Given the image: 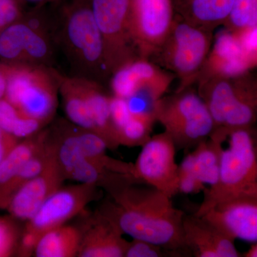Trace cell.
I'll list each match as a JSON object with an SVG mask.
<instances>
[{
  "label": "cell",
  "mask_w": 257,
  "mask_h": 257,
  "mask_svg": "<svg viewBox=\"0 0 257 257\" xmlns=\"http://www.w3.org/2000/svg\"><path fill=\"white\" fill-rule=\"evenodd\" d=\"M110 200L99 209L123 234L192 256L184 243V213L158 189L126 175L106 191Z\"/></svg>",
  "instance_id": "cell-1"
},
{
  "label": "cell",
  "mask_w": 257,
  "mask_h": 257,
  "mask_svg": "<svg viewBox=\"0 0 257 257\" xmlns=\"http://www.w3.org/2000/svg\"><path fill=\"white\" fill-rule=\"evenodd\" d=\"M52 11V39L72 74L100 82L111 75L104 42L93 15L91 0H58Z\"/></svg>",
  "instance_id": "cell-2"
},
{
  "label": "cell",
  "mask_w": 257,
  "mask_h": 257,
  "mask_svg": "<svg viewBox=\"0 0 257 257\" xmlns=\"http://www.w3.org/2000/svg\"><path fill=\"white\" fill-rule=\"evenodd\" d=\"M227 147L222 143L216 182L203 191L204 198L195 215L236 198L257 195V148L250 128H223Z\"/></svg>",
  "instance_id": "cell-3"
},
{
  "label": "cell",
  "mask_w": 257,
  "mask_h": 257,
  "mask_svg": "<svg viewBox=\"0 0 257 257\" xmlns=\"http://www.w3.org/2000/svg\"><path fill=\"white\" fill-rule=\"evenodd\" d=\"M69 121L96 134L109 150L119 147L110 116L111 96L99 82L84 77L66 75L51 68Z\"/></svg>",
  "instance_id": "cell-4"
},
{
  "label": "cell",
  "mask_w": 257,
  "mask_h": 257,
  "mask_svg": "<svg viewBox=\"0 0 257 257\" xmlns=\"http://www.w3.org/2000/svg\"><path fill=\"white\" fill-rule=\"evenodd\" d=\"M55 52L52 14L45 5L25 12L20 20L0 32V60L5 63L53 67Z\"/></svg>",
  "instance_id": "cell-5"
},
{
  "label": "cell",
  "mask_w": 257,
  "mask_h": 257,
  "mask_svg": "<svg viewBox=\"0 0 257 257\" xmlns=\"http://www.w3.org/2000/svg\"><path fill=\"white\" fill-rule=\"evenodd\" d=\"M5 63V62H4ZM5 99L19 114L46 125L58 106V87L51 67L28 64L5 63Z\"/></svg>",
  "instance_id": "cell-6"
},
{
  "label": "cell",
  "mask_w": 257,
  "mask_h": 257,
  "mask_svg": "<svg viewBox=\"0 0 257 257\" xmlns=\"http://www.w3.org/2000/svg\"><path fill=\"white\" fill-rule=\"evenodd\" d=\"M156 121L165 128L177 150H190L209 138L215 128L210 113L199 94L179 91L160 98L154 108Z\"/></svg>",
  "instance_id": "cell-7"
},
{
  "label": "cell",
  "mask_w": 257,
  "mask_h": 257,
  "mask_svg": "<svg viewBox=\"0 0 257 257\" xmlns=\"http://www.w3.org/2000/svg\"><path fill=\"white\" fill-rule=\"evenodd\" d=\"M97 186L79 183L58 189L42 204L27 221L22 232L17 254L28 257L33 254L38 240L47 231L65 224L100 197Z\"/></svg>",
  "instance_id": "cell-8"
},
{
  "label": "cell",
  "mask_w": 257,
  "mask_h": 257,
  "mask_svg": "<svg viewBox=\"0 0 257 257\" xmlns=\"http://www.w3.org/2000/svg\"><path fill=\"white\" fill-rule=\"evenodd\" d=\"M238 78V77H237ZM237 78H209L199 95L210 113L215 128H250L256 121V88Z\"/></svg>",
  "instance_id": "cell-9"
},
{
  "label": "cell",
  "mask_w": 257,
  "mask_h": 257,
  "mask_svg": "<svg viewBox=\"0 0 257 257\" xmlns=\"http://www.w3.org/2000/svg\"><path fill=\"white\" fill-rule=\"evenodd\" d=\"M91 7L112 75L115 71L135 60L128 25L133 0H91Z\"/></svg>",
  "instance_id": "cell-10"
},
{
  "label": "cell",
  "mask_w": 257,
  "mask_h": 257,
  "mask_svg": "<svg viewBox=\"0 0 257 257\" xmlns=\"http://www.w3.org/2000/svg\"><path fill=\"white\" fill-rule=\"evenodd\" d=\"M175 144L165 132L151 137L133 164V177L169 197L179 193V165Z\"/></svg>",
  "instance_id": "cell-11"
},
{
  "label": "cell",
  "mask_w": 257,
  "mask_h": 257,
  "mask_svg": "<svg viewBox=\"0 0 257 257\" xmlns=\"http://www.w3.org/2000/svg\"><path fill=\"white\" fill-rule=\"evenodd\" d=\"M210 40L203 29L187 23L174 21L160 50L165 64L187 82L197 74L207 60Z\"/></svg>",
  "instance_id": "cell-12"
},
{
  "label": "cell",
  "mask_w": 257,
  "mask_h": 257,
  "mask_svg": "<svg viewBox=\"0 0 257 257\" xmlns=\"http://www.w3.org/2000/svg\"><path fill=\"white\" fill-rule=\"evenodd\" d=\"M172 0H133L130 32L144 54L160 49L174 23Z\"/></svg>",
  "instance_id": "cell-13"
},
{
  "label": "cell",
  "mask_w": 257,
  "mask_h": 257,
  "mask_svg": "<svg viewBox=\"0 0 257 257\" xmlns=\"http://www.w3.org/2000/svg\"><path fill=\"white\" fill-rule=\"evenodd\" d=\"M225 138L223 128H215L209 138L200 142L179 165V193L197 194L206 184L212 185L219 174V160Z\"/></svg>",
  "instance_id": "cell-14"
},
{
  "label": "cell",
  "mask_w": 257,
  "mask_h": 257,
  "mask_svg": "<svg viewBox=\"0 0 257 257\" xmlns=\"http://www.w3.org/2000/svg\"><path fill=\"white\" fill-rule=\"evenodd\" d=\"M199 217L232 241L257 242V195L219 203Z\"/></svg>",
  "instance_id": "cell-15"
},
{
  "label": "cell",
  "mask_w": 257,
  "mask_h": 257,
  "mask_svg": "<svg viewBox=\"0 0 257 257\" xmlns=\"http://www.w3.org/2000/svg\"><path fill=\"white\" fill-rule=\"evenodd\" d=\"M49 134V131H48ZM52 155L42 172L27 182L12 199L7 210L20 220L28 221L54 193L62 187L66 179L56 157L55 142Z\"/></svg>",
  "instance_id": "cell-16"
},
{
  "label": "cell",
  "mask_w": 257,
  "mask_h": 257,
  "mask_svg": "<svg viewBox=\"0 0 257 257\" xmlns=\"http://www.w3.org/2000/svg\"><path fill=\"white\" fill-rule=\"evenodd\" d=\"M84 220L77 256L124 257L128 241L110 218L98 209Z\"/></svg>",
  "instance_id": "cell-17"
},
{
  "label": "cell",
  "mask_w": 257,
  "mask_h": 257,
  "mask_svg": "<svg viewBox=\"0 0 257 257\" xmlns=\"http://www.w3.org/2000/svg\"><path fill=\"white\" fill-rule=\"evenodd\" d=\"M168 75L144 59L130 61L115 71L111 81L114 96L127 99L138 92L160 99L170 85Z\"/></svg>",
  "instance_id": "cell-18"
},
{
  "label": "cell",
  "mask_w": 257,
  "mask_h": 257,
  "mask_svg": "<svg viewBox=\"0 0 257 257\" xmlns=\"http://www.w3.org/2000/svg\"><path fill=\"white\" fill-rule=\"evenodd\" d=\"M184 243L192 256L240 257L242 253L234 241L202 217L186 215L183 218Z\"/></svg>",
  "instance_id": "cell-19"
},
{
  "label": "cell",
  "mask_w": 257,
  "mask_h": 257,
  "mask_svg": "<svg viewBox=\"0 0 257 257\" xmlns=\"http://www.w3.org/2000/svg\"><path fill=\"white\" fill-rule=\"evenodd\" d=\"M207 59L209 78L243 77L254 66L243 52L236 34L229 32H221L216 37Z\"/></svg>",
  "instance_id": "cell-20"
},
{
  "label": "cell",
  "mask_w": 257,
  "mask_h": 257,
  "mask_svg": "<svg viewBox=\"0 0 257 257\" xmlns=\"http://www.w3.org/2000/svg\"><path fill=\"white\" fill-rule=\"evenodd\" d=\"M234 0H172L174 10L187 23L207 25L225 22ZM197 25L196 26L197 27Z\"/></svg>",
  "instance_id": "cell-21"
},
{
  "label": "cell",
  "mask_w": 257,
  "mask_h": 257,
  "mask_svg": "<svg viewBox=\"0 0 257 257\" xmlns=\"http://www.w3.org/2000/svg\"><path fill=\"white\" fill-rule=\"evenodd\" d=\"M76 135L83 156L93 165L106 172L133 176V163L109 156L106 152L109 149L99 135L77 126Z\"/></svg>",
  "instance_id": "cell-22"
},
{
  "label": "cell",
  "mask_w": 257,
  "mask_h": 257,
  "mask_svg": "<svg viewBox=\"0 0 257 257\" xmlns=\"http://www.w3.org/2000/svg\"><path fill=\"white\" fill-rule=\"evenodd\" d=\"M80 240L79 228L64 224L42 236L35 245L33 254L37 257L77 256Z\"/></svg>",
  "instance_id": "cell-23"
},
{
  "label": "cell",
  "mask_w": 257,
  "mask_h": 257,
  "mask_svg": "<svg viewBox=\"0 0 257 257\" xmlns=\"http://www.w3.org/2000/svg\"><path fill=\"white\" fill-rule=\"evenodd\" d=\"M52 150L53 143L47 131L46 141L43 146L0 189V209H6L16 193L42 172L52 155Z\"/></svg>",
  "instance_id": "cell-24"
},
{
  "label": "cell",
  "mask_w": 257,
  "mask_h": 257,
  "mask_svg": "<svg viewBox=\"0 0 257 257\" xmlns=\"http://www.w3.org/2000/svg\"><path fill=\"white\" fill-rule=\"evenodd\" d=\"M156 121L155 114H135L116 133V140L119 146L143 147L151 138L154 123Z\"/></svg>",
  "instance_id": "cell-25"
},
{
  "label": "cell",
  "mask_w": 257,
  "mask_h": 257,
  "mask_svg": "<svg viewBox=\"0 0 257 257\" xmlns=\"http://www.w3.org/2000/svg\"><path fill=\"white\" fill-rule=\"evenodd\" d=\"M11 215L0 216V257H10L17 254L22 231Z\"/></svg>",
  "instance_id": "cell-26"
},
{
  "label": "cell",
  "mask_w": 257,
  "mask_h": 257,
  "mask_svg": "<svg viewBox=\"0 0 257 257\" xmlns=\"http://www.w3.org/2000/svg\"><path fill=\"white\" fill-rule=\"evenodd\" d=\"M226 21L236 30L256 27L257 0H234Z\"/></svg>",
  "instance_id": "cell-27"
},
{
  "label": "cell",
  "mask_w": 257,
  "mask_h": 257,
  "mask_svg": "<svg viewBox=\"0 0 257 257\" xmlns=\"http://www.w3.org/2000/svg\"><path fill=\"white\" fill-rule=\"evenodd\" d=\"M184 251L171 250L163 247L160 245L144 241V240L133 239L128 241L124 257H188Z\"/></svg>",
  "instance_id": "cell-28"
},
{
  "label": "cell",
  "mask_w": 257,
  "mask_h": 257,
  "mask_svg": "<svg viewBox=\"0 0 257 257\" xmlns=\"http://www.w3.org/2000/svg\"><path fill=\"white\" fill-rule=\"evenodd\" d=\"M23 6L20 0H0V32L23 17Z\"/></svg>",
  "instance_id": "cell-29"
},
{
  "label": "cell",
  "mask_w": 257,
  "mask_h": 257,
  "mask_svg": "<svg viewBox=\"0 0 257 257\" xmlns=\"http://www.w3.org/2000/svg\"><path fill=\"white\" fill-rule=\"evenodd\" d=\"M131 115L126 99L114 95L111 96L110 116L116 137L118 130L126 124Z\"/></svg>",
  "instance_id": "cell-30"
},
{
  "label": "cell",
  "mask_w": 257,
  "mask_h": 257,
  "mask_svg": "<svg viewBox=\"0 0 257 257\" xmlns=\"http://www.w3.org/2000/svg\"><path fill=\"white\" fill-rule=\"evenodd\" d=\"M237 37L243 52L253 65L256 61L257 29L254 28H244L234 32Z\"/></svg>",
  "instance_id": "cell-31"
},
{
  "label": "cell",
  "mask_w": 257,
  "mask_h": 257,
  "mask_svg": "<svg viewBox=\"0 0 257 257\" xmlns=\"http://www.w3.org/2000/svg\"><path fill=\"white\" fill-rule=\"evenodd\" d=\"M20 118L21 115L13 104L5 98L0 99V128L13 135Z\"/></svg>",
  "instance_id": "cell-32"
},
{
  "label": "cell",
  "mask_w": 257,
  "mask_h": 257,
  "mask_svg": "<svg viewBox=\"0 0 257 257\" xmlns=\"http://www.w3.org/2000/svg\"><path fill=\"white\" fill-rule=\"evenodd\" d=\"M20 142V139L0 128V163Z\"/></svg>",
  "instance_id": "cell-33"
},
{
  "label": "cell",
  "mask_w": 257,
  "mask_h": 257,
  "mask_svg": "<svg viewBox=\"0 0 257 257\" xmlns=\"http://www.w3.org/2000/svg\"><path fill=\"white\" fill-rule=\"evenodd\" d=\"M7 87L6 66L4 62H0V99L5 97Z\"/></svg>",
  "instance_id": "cell-34"
},
{
  "label": "cell",
  "mask_w": 257,
  "mask_h": 257,
  "mask_svg": "<svg viewBox=\"0 0 257 257\" xmlns=\"http://www.w3.org/2000/svg\"><path fill=\"white\" fill-rule=\"evenodd\" d=\"M20 1L23 5L32 4L35 5V6H40V5H48L49 3H55L57 0H20Z\"/></svg>",
  "instance_id": "cell-35"
},
{
  "label": "cell",
  "mask_w": 257,
  "mask_h": 257,
  "mask_svg": "<svg viewBox=\"0 0 257 257\" xmlns=\"http://www.w3.org/2000/svg\"><path fill=\"white\" fill-rule=\"evenodd\" d=\"M243 257H256L257 256V243H251V246L247 251L242 253Z\"/></svg>",
  "instance_id": "cell-36"
}]
</instances>
